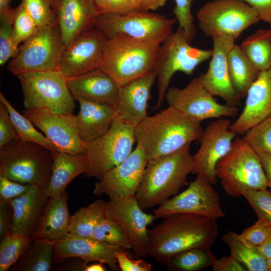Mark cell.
Instances as JSON below:
<instances>
[{
  "mask_svg": "<svg viewBox=\"0 0 271 271\" xmlns=\"http://www.w3.org/2000/svg\"><path fill=\"white\" fill-rule=\"evenodd\" d=\"M199 28L207 36L225 35L234 40L260 20L254 10L242 0H214L196 13Z\"/></svg>",
  "mask_w": 271,
  "mask_h": 271,
  "instance_id": "12",
  "label": "cell"
},
{
  "mask_svg": "<svg viewBox=\"0 0 271 271\" xmlns=\"http://www.w3.org/2000/svg\"><path fill=\"white\" fill-rule=\"evenodd\" d=\"M31 186L0 176V202H9L22 196L28 191Z\"/></svg>",
  "mask_w": 271,
  "mask_h": 271,
  "instance_id": "48",
  "label": "cell"
},
{
  "mask_svg": "<svg viewBox=\"0 0 271 271\" xmlns=\"http://www.w3.org/2000/svg\"><path fill=\"white\" fill-rule=\"evenodd\" d=\"M16 76L20 82L26 109L46 108L62 114L73 112L75 99L68 79L60 70L25 72Z\"/></svg>",
  "mask_w": 271,
  "mask_h": 271,
  "instance_id": "8",
  "label": "cell"
},
{
  "mask_svg": "<svg viewBox=\"0 0 271 271\" xmlns=\"http://www.w3.org/2000/svg\"><path fill=\"white\" fill-rule=\"evenodd\" d=\"M156 79L153 71L120 86L116 110L122 122L134 128L148 116L150 91Z\"/></svg>",
  "mask_w": 271,
  "mask_h": 271,
  "instance_id": "24",
  "label": "cell"
},
{
  "mask_svg": "<svg viewBox=\"0 0 271 271\" xmlns=\"http://www.w3.org/2000/svg\"><path fill=\"white\" fill-rule=\"evenodd\" d=\"M13 222V210L9 202H0V237L2 238L11 232Z\"/></svg>",
  "mask_w": 271,
  "mask_h": 271,
  "instance_id": "50",
  "label": "cell"
},
{
  "mask_svg": "<svg viewBox=\"0 0 271 271\" xmlns=\"http://www.w3.org/2000/svg\"><path fill=\"white\" fill-rule=\"evenodd\" d=\"M98 13L125 14L141 11L127 0H93Z\"/></svg>",
  "mask_w": 271,
  "mask_h": 271,
  "instance_id": "46",
  "label": "cell"
},
{
  "mask_svg": "<svg viewBox=\"0 0 271 271\" xmlns=\"http://www.w3.org/2000/svg\"><path fill=\"white\" fill-rule=\"evenodd\" d=\"M211 266L213 271H247L241 263L230 255L216 258Z\"/></svg>",
  "mask_w": 271,
  "mask_h": 271,
  "instance_id": "51",
  "label": "cell"
},
{
  "mask_svg": "<svg viewBox=\"0 0 271 271\" xmlns=\"http://www.w3.org/2000/svg\"><path fill=\"white\" fill-rule=\"evenodd\" d=\"M53 262L60 263L68 258H80L88 263L98 261L106 263L113 271L120 269L115 253L119 248L110 246L91 237L68 234L59 240L53 241ZM127 251V250H126Z\"/></svg>",
  "mask_w": 271,
  "mask_h": 271,
  "instance_id": "21",
  "label": "cell"
},
{
  "mask_svg": "<svg viewBox=\"0 0 271 271\" xmlns=\"http://www.w3.org/2000/svg\"><path fill=\"white\" fill-rule=\"evenodd\" d=\"M257 215L271 225V192L266 190H247L242 194Z\"/></svg>",
  "mask_w": 271,
  "mask_h": 271,
  "instance_id": "43",
  "label": "cell"
},
{
  "mask_svg": "<svg viewBox=\"0 0 271 271\" xmlns=\"http://www.w3.org/2000/svg\"><path fill=\"white\" fill-rule=\"evenodd\" d=\"M129 2H131L133 4H134L140 11H142L140 7L139 2V0H127Z\"/></svg>",
  "mask_w": 271,
  "mask_h": 271,
  "instance_id": "58",
  "label": "cell"
},
{
  "mask_svg": "<svg viewBox=\"0 0 271 271\" xmlns=\"http://www.w3.org/2000/svg\"><path fill=\"white\" fill-rule=\"evenodd\" d=\"M54 8L65 46L95 28L99 13L93 0H54Z\"/></svg>",
  "mask_w": 271,
  "mask_h": 271,
  "instance_id": "22",
  "label": "cell"
},
{
  "mask_svg": "<svg viewBox=\"0 0 271 271\" xmlns=\"http://www.w3.org/2000/svg\"><path fill=\"white\" fill-rule=\"evenodd\" d=\"M91 238L124 250L132 249L131 244L120 225L113 219H103L94 228Z\"/></svg>",
  "mask_w": 271,
  "mask_h": 271,
  "instance_id": "38",
  "label": "cell"
},
{
  "mask_svg": "<svg viewBox=\"0 0 271 271\" xmlns=\"http://www.w3.org/2000/svg\"><path fill=\"white\" fill-rule=\"evenodd\" d=\"M222 239L229 247L230 255L247 270L268 271L267 259L258 247L245 243L239 238L238 234L232 231H228L224 234Z\"/></svg>",
  "mask_w": 271,
  "mask_h": 271,
  "instance_id": "32",
  "label": "cell"
},
{
  "mask_svg": "<svg viewBox=\"0 0 271 271\" xmlns=\"http://www.w3.org/2000/svg\"><path fill=\"white\" fill-rule=\"evenodd\" d=\"M89 166V161L85 154L73 155L58 152L54 154L52 174L46 188L49 198L60 195L73 179L84 174Z\"/></svg>",
  "mask_w": 271,
  "mask_h": 271,
  "instance_id": "29",
  "label": "cell"
},
{
  "mask_svg": "<svg viewBox=\"0 0 271 271\" xmlns=\"http://www.w3.org/2000/svg\"><path fill=\"white\" fill-rule=\"evenodd\" d=\"M231 124L230 120L223 118L210 122L204 130L198 151L193 156L191 173L202 176L213 185L217 181V163L229 151L238 136L230 129Z\"/></svg>",
  "mask_w": 271,
  "mask_h": 271,
  "instance_id": "15",
  "label": "cell"
},
{
  "mask_svg": "<svg viewBox=\"0 0 271 271\" xmlns=\"http://www.w3.org/2000/svg\"><path fill=\"white\" fill-rule=\"evenodd\" d=\"M207 179L200 175L189 184L182 192L169 198L154 211L157 218L176 213H190L216 220L225 216L218 192Z\"/></svg>",
  "mask_w": 271,
  "mask_h": 271,
  "instance_id": "13",
  "label": "cell"
},
{
  "mask_svg": "<svg viewBox=\"0 0 271 271\" xmlns=\"http://www.w3.org/2000/svg\"><path fill=\"white\" fill-rule=\"evenodd\" d=\"M19 139L8 108L0 103V149Z\"/></svg>",
  "mask_w": 271,
  "mask_h": 271,
  "instance_id": "47",
  "label": "cell"
},
{
  "mask_svg": "<svg viewBox=\"0 0 271 271\" xmlns=\"http://www.w3.org/2000/svg\"><path fill=\"white\" fill-rule=\"evenodd\" d=\"M68 83L76 100L83 99L116 108L118 105L120 87L99 68L68 79Z\"/></svg>",
  "mask_w": 271,
  "mask_h": 271,
  "instance_id": "25",
  "label": "cell"
},
{
  "mask_svg": "<svg viewBox=\"0 0 271 271\" xmlns=\"http://www.w3.org/2000/svg\"><path fill=\"white\" fill-rule=\"evenodd\" d=\"M190 145L148 161L135 195L143 210L160 205L188 184L187 178L193 169Z\"/></svg>",
  "mask_w": 271,
  "mask_h": 271,
  "instance_id": "3",
  "label": "cell"
},
{
  "mask_svg": "<svg viewBox=\"0 0 271 271\" xmlns=\"http://www.w3.org/2000/svg\"><path fill=\"white\" fill-rule=\"evenodd\" d=\"M167 0H139L142 11H155L164 6Z\"/></svg>",
  "mask_w": 271,
  "mask_h": 271,
  "instance_id": "54",
  "label": "cell"
},
{
  "mask_svg": "<svg viewBox=\"0 0 271 271\" xmlns=\"http://www.w3.org/2000/svg\"><path fill=\"white\" fill-rule=\"evenodd\" d=\"M38 28L22 3L14 9L13 32L14 42L17 47L33 35Z\"/></svg>",
  "mask_w": 271,
  "mask_h": 271,
  "instance_id": "40",
  "label": "cell"
},
{
  "mask_svg": "<svg viewBox=\"0 0 271 271\" xmlns=\"http://www.w3.org/2000/svg\"><path fill=\"white\" fill-rule=\"evenodd\" d=\"M107 217L116 220L122 227L131 244L136 257L149 255L148 226L157 219L155 214H147L140 207L135 196L122 200L106 202Z\"/></svg>",
  "mask_w": 271,
  "mask_h": 271,
  "instance_id": "18",
  "label": "cell"
},
{
  "mask_svg": "<svg viewBox=\"0 0 271 271\" xmlns=\"http://www.w3.org/2000/svg\"><path fill=\"white\" fill-rule=\"evenodd\" d=\"M65 47L58 24L38 27L19 47L9 63L8 70L15 75L59 70Z\"/></svg>",
  "mask_w": 271,
  "mask_h": 271,
  "instance_id": "9",
  "label": "cell"
},
{
  "mask_svg": "<svg viewBox=\"0 0 271 271\" xmlns=\"http://www.w3.org/2000/svg\"><path fill=\"white\" fill-rule=\"evenodd\" d=\"M129 251L120 250L115 253V258L122 271H153L152 264L143 258L134 259L128 256Z\"/></svg>",
  "mask_w": 271,
  "mask_h": 271,
  "instance_id": "49",
  "label": "cell"
},
{
  "mask_svg": "<svg viewBox=\"0 0 271 271\" xmlns=\"http://www.w3.org/2000/svg\"><path fill=\"white\" fill-rule=\"evenodd\" d=\"M211 55L212 50L191 46L180 28L173 32L161 44L156 61L154 72L157 79L158 98L153 109L162 106L171 80L176 72L192 75L196 67Z\"/></svg>",
  "mask_w": 271,
  "mask_h": 271,
  "instance_id": "7",
  "label": "cell"
},
{
  "mask_svg": "<svg viewBox=\"0 0 271 271\" xmlns=\"http://www.w3.org/2000/svg\"><path fill=\"white\" fill-rule=\"evenodd\" d=\"M53 241L35 239L10 269L14 271H49L53 262Z\"/></svg>",
  "mask_w": 271,
  "mask_h": 271,
  "instance_id": "31",
  "label": "cell"
},
{
  "mask_svg": "<svg viewBox=\"0 0 271 271\" xmlns=\"http://www.w3.org/2000/svg\"><path fill=\"white\" fill-rule=\"evenodd\" d=\"M238 235L245 243L259 247L271 236V225L266 221L258 218L254 224Z\"/></svg>",
  "mask_w": 271,
  "mask_h": 271,
  "instance_id": "45",
  "label": "cell"
},
{
  "mask_svg": "<svg viewBox=\"0 0 271 271\" xmlns=\"http://www.w3.org/2000/svg\"><path fill=\"white\" fill-rule=\"evenodd\" d=\"M80 111L75 115L80 138L86 143L106 133L117 116L116 108L112 105L85 100H76Z\"/></svg>",
  "mask_w": 271,
  "mask_h": 271,
  "instance_id": "27",
  "label": "cell"
},
{
  "mask_svg": "<svg viewBox=\"0 0 271 271\" xmlns=\"http://www.w3.org/2000/svg\"><path fill=\"white\" fill-rule=\"evenodd\" d=\"M46 188L31 185L26 193L9 202L13 210L11 232L31 238L49 198Z\"/></svg>",
  "mask_w": 271,
  "mask_h": 271,
  "instance_id": "26",
  "label": "cell"
},
{
  "mask_svg": "<svg viewBox=\"0 0 271 271\" xmlns=\"http://www.w3.org/2000/svg\"><path fill=\"white\" fill-rule=\"evenodd\" d=\"M212 38L213 47L208 69L198 77L212 95L220 97L227 104L237 107L241 99L231 85L227 66V55L234 39L225 35H214Z\"/></svg>",
  "mask_w": 271,
  "mask_h": 271,
  "instance_id": "20",
  "label": "cell"
},
{
  "mask_svg": "<svg viewBox=\"0 0 271 271\" xmlns=\"http://www.w3.org/2000/svg\"><path fill=\"white\" fill-rule=\"evenodd\" d=\"M71 215L67 206V194L64 190L59 196L49 198L31 239L55 241L69 233Z\"/></svg>",
  "mask_w": 271,
  "mask_h": 271,
  "instance_id": "28",
  "label": "cell"
},
{
  "mask_svg": "<svg viewBox=\"0 0 271 271\" xmlns=\"http://www.w3.org/2000/svg\"><path fill=\"white\" fill-rule=\"evenodd\" d=\"M251 7L259 19L271 26V0H242Z\"/></svg>",
  "mask_w": 271,
  "mask_h": 271,
  "instance_id": "52",
  "label": "cell"
},
{
  "mask_svg": "<svg viewBox=\"0 0 271 271\" xmlns=\"http://www.w3.org/2000/svg\"><path fill=\"white\" fill-rule=\"evenodd\" d=\"M11 0H0V17L9 13L12 10L10 7Z\"/></svg>",
  "mask_w": 271,
  "mask_h": 271,
  "instance_id": "56",
  "label": "cell"
},
{
  "mask_svg": "<svg viewBox=\"0 0 271 271\" xmlns=\"http://www.w3.org/2000/svg\"><path fill=\"white\" fill-rule=\"evenodd\" d=\"M136 141L134 127L116 116L106 133L85 143V154L89 166L84 175L96 178L100 181L107 172L130 155Z\"/></svg>",
  "mask_w": 271,
  "mask_h": 271,
  "instance_id": "11",
  "label": "cell"
},
{
  "mask_svg": "<svg viewBox=\"0 0 271 271\" xmlns=\"http://www.w3.org/2000/svg\"><path fill=\"white\" fill-rule=\"evenodd\" d=\"M216 259L211 248H195L173 256L166 265L168 271H199L211 266Z\"/></svg>",
  "mask_w": 271,
  "mask_h": 271,
  "instance_id": "35",
  "label": "cell"
},
{
  "mask_svg": "<svg viewBox=\"0 0 271 271\" xmlns=\"http://www.w3.org/2000/svg\"><path fill=\"white\" fill-rule=\"evenodd\" d=\"M216 173L223 190L231 197H239L247 190L268 188L257 153L238 136L229 151L217 163Z\"/></svg>",
  "mask_w": 271,
  "mask_h": 271,
  "instance_id": "6",
  "label": "cell"
},
{
  "mask_svg": "<svg viewBox=\"0 0 271 271\" xmlns=\"http://www.w3.org/2000/svg\"><path fill=\"white\" fill-rule=\"evenodd\" d=\"M267 264L268 271H271V258L267 259Z\"/></svg>",
  "mask_w": 271,
  "mask_h": 271,
  "instance_id": "59",
  "label": "cell"
},
{
  "mask_svg": "<svg viewBox=\"0 0 271 271\" xmlns=\"http://www.w3.org/2000/svg\"><path fill=\"white\" fill-rule=\"evenodd\" d=\"M246 96L242 112L230 126L238 136L243 135L271 114V67L260 72Z\"/></svg>",
  "mask_w": 271,
  "mask_h": 271,
  "instance_id": "23",
  "label": "cell"
},
{
  "mask_svg": "<svg viewBox=\"0 0 271 271\" xmlns=\"http://www.w3.org/2000/svg\"><path fill=\"white\" fill-rule=\"evenodd\" d=\"M257 154L266 178L267 186L271 188V155L263 153Z\"/></svg>",
  "mask_w": 271,
  "mask_h": 271,
  "instance_id": "53",
  "label": "cell"
},
{
  "mask_svg": "<svg viewBox=\"0 0 271 271\" xmlns=\"http://www.w3.org/2000/svg\"><path fill=\"white\" fill-rule=\"evenodd\" d=\"M105 268L103 265V263L99 262L98 263L87 265L85 271H105Z\"/></svg>",
  "mask_w": 271,
  "mask_h": 271,
  "instance_id": "57",
  "label": "cell"
},
{
  "mask_svg": "<svg viewBox=\"0 0 271 271\" xmlns=\"http://www.w3.org/2000/svg\"><path fill=\"white\" fill-rule=\"evenodd\" d=\"M106 36L94 28L78 37L66 46L59 70L67 79L99 67Z\"/></svg>",
  "mask_w": 271,
  "mask_h": 271,
  "instance_id": "19",
  "label": "cell"
},
{
  "mask_svg": "<svg viewBox=\"0 0 271 271\" xmlns=\"http://www.w3.org/2000/svg\"><path fill=\"white\" fill-rule=\"evenodd\" d=\"M54 156L42 145L18 139L0 149V176L22 184L47 188Z\"/></svg>",
  "mask_w": 271,
  "mask_h": 271,
  "instance_id": "5",
  "label": "cell"
},
{
  "mask_svg": "<svg viewBox=\"0 0 271 271\" xmlns=\"http://www.w3.org/2000/svg\"><path fill=\"white\" fill-rule=\"evenodd\" d=\"M242 138L257 153L271 155V114L247 130Z\"/></svg>",
  "mask_w": 271,
  "mask_h": 271,
  "instance_id": "39",
  "label": "cell"
},
{
  "mask_svg": "<svg viewBox=\"0 0 271 271\" xmlns=\"http://www.w3.org/2000/svg\"><path fill=\"white\" fill-rule=\"evenodd\" d=\"M54 0H22L21 3L38 27L57 24Z\"/></svg>",
  "mask_w": 271,
  "mask_h": 271,
  "instance_id": "41",
  "label": "cell"
},
{
  "mask_svg": "<svg viewBox=\"0 0 271 271\" xmlns=\"http://www.w3.org/2000/svg\"><path fill=\"white\" fill-rule=\"evenodd\" d=\"M0 102L8 108L11 120L20 139L42 145L54 154L59 152L46 137L35 128L34 124L28 118L15 109L2 92H0Z\"/></svg>",
  "mask_w": 271,
  "mask_h": 271,
  "instance_id": "36",
  "label": "cell"
},
{
  "mask_svg": "<svg viewBox=\"0 0 271 271\" xmlns=\"http://www.w3.org/2000/svg\"><path fill=\"white\" fill-rule=\"evenodd\" d=\"M227 66L231 85L241 99L246 96L261 71L251 62L240 46L235 44L228 53Z\"/></svg>",
  "mask_w": 271,
  "mask_h": 271,
  "instance_id": "30",
  "label": "cell"
},
{
  "mask_svg": "<svg viewBox=\"0 0 271 271\" xmlns=\"http://www.w3.org/2000/svg\"><path fill=\"white\" fill-rule=\"evenodd\" d=\"M23 115L39 128L59 152L85 154V143L80 138L72 113L62 114L46 108L26 109Z\"/></svg>",
  "mask_w": 271,
  "mask_h": 271,
  "instance_id": "17",
  "label": "cell"
},
{
  "mask_svg": "<svg viewBox=\"0 0 271 271\" xmlns=\"http://www.w3.org/2000/svg\"><path fill=\"white\" fill-rule=\"evenodd\" d=\"M258 248L266 259L271 258V236Z\"/></svg>",
  "mask_w": 271,
  "mask_h": 271,
  "instance_id": "55",
  "label": "cell"
},
{
  "mask_svg": "<svg viewBox=\"0 0 271 271\" xmlns=\"http://www.w3.org/2000/svg\"><path fill=\"white\" fill-rule=\"evenodd\" d=\"M148 230L149 255L166 265L175 255L195 248H211L217 238L216 220L190 213H176Z\"/></svg>",
  "mask_w": 271,
  "mask_h": 271,
  "instance_id": "1",
  "label": "cell"
},
{
  "mask_svg": "<svg viewBox=\"0 0 271 271\" xmlns=\"http://www.w3.org/2000/svg\"><path fill=\"white\" fill-rule=\"evenodd\" d=\"M240 46L259 71L271 67V29L257 30L246 38Z\"/></svg>",
  "mask_w": 271,
  "mask_h": 271,
  "instance_id": "34",
  "label": "cell"
},
{
  "mask_svg": "<svg viewBox=\"0 0 271 271\" xmlns=\"http://www.w3.org/2000/svg\"><path fill=\"white\" fill-rule=\"evenodd\" d=\"M145 151L139 143L135 149L119 164L107 172L94 185L93 193L103 194L111 200L135 196L148 164Z\"/></svg>",
  "mask_w": 271,
  "mask_h": 271,
  "instance_id": "16",
  "label": "cell"
},
{
  "mask_svg": "<svg viewBox=\"0 0 271 271\" xmlns=\"http://www.w3.org/2000/svg\"><path fill=\"white\" fill-rule=\"evenodd\" d=\"M201 123L169 105L153 116H147L134 128V137L149 161L199 141L204 131Z\"/></svg>",
  "mask_w": 271,
  "mask_h": 271,
  "instance_id": "2",
  "label": "cell"
},
{
  "mask_svg": "<svg viewBox=\"0 0 271 271\" xmlns=\"http://www.w3.org/2000/svg\"><path fill=\"white\" fill-rule=\"evenodd\" d=\"M165 99L169 105L200 121L208 118L233 117L239 112L237 106L218 103L204 87L198 77L193 78L183 89L169 87Z\"/></svg>",
  "mask_w": 271,
  "mask_h": 271,
  "instance_id": "14",
  "label": "cell"
},
{
  "mask_svg": "<svg viewBox=\"0 0 271 271\" xmlns=\"http://www.w3.org/2000/svg\"><path fill=\"white\" fill-rule=\"evenodd\" d=\"M106 217V201L98 199L71 215L69 233L90 237L96 226Z\"/></svg>",
  "mask_w": 271,
  "mask_h": 271,
  "instance_id": "33",
  "label": "cell"
},
{
  "mask_svg": "<svg viewBox=\"0 0 271 271\" xmlns=\"http://www.w3.org/2000/svg\"><path fill=\"white\" fill-rule=\"evenodd\" d=\"M30 237L10 232L0 243V271H7L22 257L31 242Z\"/></svg>",
  "mask_w": 271,
  "mask_h": 271,
  "instance_id": "37",
  "label": "cell"
},
{
  "mask_svg": "<svg viewBox=\"0 0 271 271\" xmlns=\"http://www.w3.org/2000/svg\"><path fill=\"white\" fill-rule=\"evenodd\" d=\"M177 22L157 13L138 11L125 14L100 13L94 27L107 37L121 33L132 38L161 44L173 32Z\"/></svg>",
  "mask_w": 271,
  "mask_h": 271,
  "instance_id": "10",
  "label": "cell"
},
{
  "mask_svg": "<svg viewBox=\"0 0 271 271\" xmlns=\"http://www.w3.org/2000/svg\"><path fill=\"white\" fill-rule=\"evenodd\" d=\"M14 9L0 17V65L3 66L17 53L19 48L14 42L13 32Z\"/></svg>",
  "mask_w": 271,
  "mask_h": 271,
  "instance_id": "42",
  "label": "cell"
},
{
  "mask_svg": "<svg viewBox=\"0 0 271 271\" xmlns=\"http://www.w3.org/2000/svg\"><path fill=\"white\" fill-rule=\"evenodd\" d=\"M194 0H175V6L173 12L179 27L184 32L190 43L194 38L196 30L194 18L191 12V7Z\"/></svg>",
  "mask_w": 271,
  "mask_h": 271,
  "instance_id": "44",
  "label": "cell"
},
{
  "mask_svg": "<svg viewBox=\"0 0 271 271\" xmlns=\"http://www.w3.org/2000/svg\"><path fill=\"white\" fill-rule=\"evenodd\" d=\"M160 46L116 34L107 37L98 68L121 86L154 71Z\"/></svg>",
  "mask_w": 271,
  "mask_h": 271,
  "instance_id": "4",
  "label": "cell"
}]
</instances>
